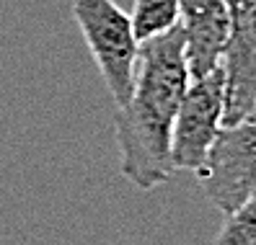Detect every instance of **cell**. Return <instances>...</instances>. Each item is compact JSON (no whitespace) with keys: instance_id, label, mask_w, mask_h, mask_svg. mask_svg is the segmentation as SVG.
Returning a JSON list of instances; mask_svg holds the SVG:
<instances>
[{"instance_id":"obj_1","label":"cell","mask_w":256,"mask_h":245,"mask_svg":"<svg viewBox=\"0 0 256 245\" xmlns=\"http://www.w3.org/2000/svg\"><path fill=\"white\" fill-rule=\"evenodd\" d=\"M182 26L140 44L134 88L116 109L119 171L140 191H153L174 176L171 132L189 88Z\"/></svg>"},{"instance_id":"obj_2","label":"cell","mask_w":256,"mask_h":245,"mask_svg":"<svg viewBox=\"0 0 256 245\" xmlns=\"http://www.w3.org/2000/svg\"><path fill=\"white\" fill-rule=\"evenodd\" d=\"M72 18L116 109L124 106L134 88V70L142 44L132 28L130 13H124L114 0H72Z\"/></svg>"},{"instance_id":"obj_3","label":"cell","mask_w":256,"mask_h":245,"mask_svg":"<svg viewBox=\"0 0 256 245\" xmlns=\"http://www.w3.org/2000/svg\"><path fill=\"white\" fill-rule=\"evenodd\" d=\"M225 116V75L222 67L189 80L182 106L174 119L171 132V160L176 171L200 176L218 140Z\"/></svg>"},{"instance_id":"obj_4","label":"cell","mask_w":256,"mask_h":245,"mask_svg":"<svg viewBox=\"0 0 256 245\" xmlns=\"http://www.w3.org/2000/svg\"><path fill=\"white\" fill-rule=\"evenodd\" d=\"M200 181L222 214H230L256 194V119L220 129Z\"/></svg>"},{"instance_id":"obj_5","label":"cell","mask_w":256,"mask_h":245,"mask_svg":"<svg viewBox=\"0 0 256 245\" xmlns=\"http://www.w3.org/2000/svg\"><path fill=\"white\" fill-rule=\"evenodd\" d=\"M230 36L222 52L225 116L222 127L240 124L256 111V0H228Z\"/></svg>"},{"instance_id":"obj_6","label":"cell","mask_w":256,"mask_h":245,"mask_svg":"<svg viewBox=\"0 0 256 245\" xmlns=\"http://www.w3.org/2000/svg\"><path fill=\"white\" fill-rule=\"evenodd\" d=\"M178 26L184 34L189 78H202L222 62L230 36L228 0H178Z\"/></svg>"},{"instance_id":"obj_7","label":"cell","mask_w":256,"mask_h":245,"mask_svg":"<svg viewBox=\"0 0 256 245\" xmlns=\"http://www.w3.org/2000/svg\"><path fill=\"white\" fill-rule=\"evenodd\" d=\"M130 18L140 41L153 39L178 26V0H134Z\"/></svg>"},{"instance_id":"obj_8","label":"cell","mask_w":256,"mask_h":245,"mask_svg":"<svg viewBox=\"0 0 256 245\" xmlns=\"http://www.w3.org/2000/svg\"><path fill=\"white\" fill-rule=\"evenodd\" d=\"M212 245H256V194H251L230 214H225Z\"/></svg>"}]
</instances>
